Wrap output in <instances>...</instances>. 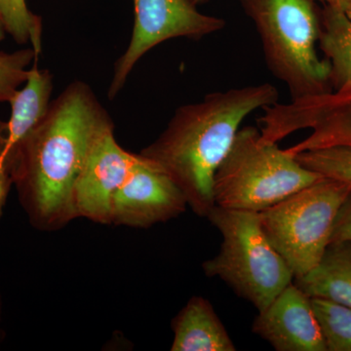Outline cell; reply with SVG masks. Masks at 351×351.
Masks as SVG:
<instances>
[{"instance_id": "1", "label": "cell", "mask_w": 351, "mask_h": 351, "mask_svg": "<svg viewBox=\"0 0 351 351\" xmlns=\"http://www.w3.org/2000/svg\"><path fill=\"white\" fill-rule=\"evenodd\" d=\"M114 130L112 117L86 83H71L43 119L0 164L12 176L29 223L57 232L75 219L73 191L95 145Z\"/></svg>"}, {"instance_id": "2", "label": "cell", "mask_w": 351, "mask_h": 351, "mask_svg": "<svg viewBox=\"0 0 351 351\" xmlns=\"http://www.w3.org/2000/svg\"><path fill=\"white\" fill-rule=\"evenodd\" d=\"M278 99L269 83L208 94L178 108L163 133L140 156L179 186L193 213L207 218L216 206L215 173L240 125L252 112L276 105Z\"/></svg>"}, {"instance_id": "3", "label": "cell", "mask_w": 351, "mask_h": 351, "mask_svg": "<svg viewBox=\"0 0 351 351\" xmlns=\"http://www.w3.org/2000/svg\"><path fill=\"white\" fill-rule=\"evenodd\" d=\"M257 27L272 75L292 101L332 91L331 64L316 53L320 15L313 0H239Z\"/></svg>"}, {"instance_id": "4", "label": "cell", "mask_w": 351, "mask_h": 351, "mask_svg": "<svg viewBox=\"0 0 351 351\" xmlns=\"http://www.w3.org/2000/svg\"><path fill=\"white\" fill-rule=\"evenodd\" d=\"M321 178L277 143L263 140L256 127H244L215 173V204L258 213Z\"/></svg>"}, {"instance_id": "5", "label": "cell", "mask_w": 351, "mask_h": 351, "mask_svg": "<svg viewBox=\"0 0 351 351\" xmlns=\"http://www.w3.org/2000/svg\"><path fill=\"white\" fill-rule=\"evenodd\" d=\"M207 219L223 242L218 255L202 263L203 271L262 313L293 282L294 274L265 237L257 212L215 206Z\"/></svg>"}, {"instance_id": "6", "label": "cell", "mask_w": 351, "mask_h": 351, "mask_svg": "<svg viewBox=\"0 0 351 351\" xmlns=\"http://www.w3.org/2000/svg\"><path fill=\"white\" fill-rule=\"evenodd\" d=\"M350 191V184L323 177L258 212L263 233L295 277L304 276L320 262Z\"/></svg>"}, {"instance_id": "7", "label": "cell", "mask_w": 351, "mask_h": 351, "mask_svg": "<svg viewBox=\"0 0 351 351\" xmlns=\"http://www.w3.org/2000/svg\"><path fill=\"white\" fill-rule=\"evenodd\" d=\"M133 3L131 40L115 63L108 91L110 99L117 96L138 60L154 46L178 38L198 41L226 25L221 18L200 13L191 0H133Z\"/></svg>"}, {"instance_id": "8", "label": "cell", "mask_w": 351, "mask_h": 351, "mask_svg": "<svg viewBox=\"0 0 351 351\" xmlns=\"http://www.w3.org/2000/svg\"><path fill=\"white\" fill-rule=\"evenodd\" d=\"M140 154L120 147L114 130L98 141L78 176L73 191L75 219L112 225V199L140 161Z\"/></svg>"}, {"instance_id": "9", "label": "cell", "mask_w": 351, "mask_h": 351, "mask_svg": "<svg viewBox=\"0 0 351 351\" xmlns=\"http://www.w3.org/2000/svg\"><path fill=\"white\" fill-rule=\"evenodd\" d=\"M140 157L135 169L113 197L112 225L149 228L181 216L189 207L179 186Z\"/></svg>"}, {"instance_id": "10", "label": "cell", "mask_w": 351, "mask_h": 351, "mask_svg": "<svg viewBox=\"0 0 351 351\" xmlns=\"http://www.w3.org/2000/svg\"><path fill=\"white\" fill-rule=\"evenodd\" d=\"M252 332L277 351H327L311 298L293 282L258 313Z\"/></svg>"}, {"instance_id": "11", "label": "cell", "mask_w": 351, "mask_h": 351, "mask_svg": "<svg viewBox=\"0 0 351 351\" xmlns=\"http://www.w3.org/2000/svg\"><path fill=\"white\" fill-rule=\"evenodd\" d=\"M174 339L171 351H235L234 343L205 298H191L171 323Z\"/></svg>"}, {"instance_id": "12", "label": "cell", "mask_w": 351, "mask_h": 351, "mask_svg": "<svg viewBox=\"0 0 351 351\" xmlns=\"http://www.w3.org/2000/svg\"><path fill=\"white\" fill-rule=\"evenodd\" d=\"M295 284L309 298H322L351 307V241H332L318 265Z\"/></svg>"}, {"instance_id": "13", "label": "cell", "mask_w": 351, "mask_h": 351, "mask_svg": "<svg viewBox=\"0 0 351 351\" xmlns=\"http://www.w3.org/2000/svg\"><path fill=\"white\" fill-rule=\"evenodd\" d=\"M38 61V59L36 60L29 69L25 86L18 90L12 100L9 101L11 117L8 121L5 152L15 149L36 128L49 110L53 75L48 69H39Z\"/></svg>"}, {"instance_id": "14", "label": "cell", "mask_w": 351, "mask_h": 351, "mask_svg": "<svg viewBox=\"0 0 351 351\" xmlns=\"http://www.w3.org/2000/svg\"><path fill=\"white\" fill-rule=\"evenodd\" d=\"M319 41L331 64L332 91H351V18L331 7L320 14Z\"/></svg>"}, {"instance_id": "15", "label": "cell", "mask_w": 351, "mask_h": 351, "mask_svg": "<svg viewBox=\"0 0 351 351\" xmlns=\"http://www.w3.org/2000/svg\"><path fill=\"white\" fill-rule=\"evenodd\" d=\"M327 351H351V307L311 298Z\"/></svg>"}, {"instance_id": "16", "label": "cell", "mask_w": 351, "mask_h": 351, "mask_svg": "<svg viewBox=\"0 0 351 351\" xmlns=\"http://www.w3.org/2000/svg\"><path fill=\"white\" fill-rule=\"evenodd\" d=\"M0 18L16 43H31L39 56L43 45V20L29 10L25 0H0Z\"/></svg>"}, {"instance_id": "17", "label": "cell", "mask_w": 351, "mask_h": 351, "mask_svg": "<svg viewBox=\"0 0 351 351\" xmlns=\"http://www.w3.org/2000/svg\"><path fill=\"white\" fill-rule=\"evenodd\" d=\"M302 167L351 186V145H332L295 154Z\"/></svg>"}, {"instance_id": "18", "label": "cell", "mask_w": 351, "mask_h": 351, "mask_svg": "<svg viewBox=\"0 0 351 351\" xmlns=\"http://www.w3.org/2000/svg\"><path fill=\"white\" fill-rule=\"evenodd\" d=\"M38 59L32 48L14 53L0 52V101L12 100L20 85L27 82L29 66Z\"/></svg>"}, {"instance_id": "19", "label": "cell", "mask_w": 351, "mask_h": 351, "mask_svg": "<svg viewBox=\"0 0 351 351\" xmlns=\"http://www.w3.org/2000/svg\"><path fill=\"white\" fill-rule=\"evenodd\" d=\"M332 241H351V191L335 219L331 237Z\"/></svg>"}, {"instance_id": "20", "label": "cell", "mask_w": 351, "mask_h": 351, "mask_svg": "<svg viewBox=\"0 0 351 351\" xmlns=\"http://www.w3.org/2000/svg\"><path fill=\"white\" fill-rule=\"evenodd\" d=\"M12 184V176L4 166L0 164V219L3 215V208L5 206L7 197Z\"/></svg>"}, {"instance_id": "21", "label": "cell", "mask_w": 351, "mask_h": 351, "mask_svg": "<svg viewBox=\"0 0 351 351\" xmlns=\"http://www.w3.org/2000/svg\"><path fill=\"white\" fill-rule=\"evenodd\" d=\"M313 1L322 2L325 6L341 11L351 18V0H313Z\"/></svg>"}, {"instance_id": "22", "label": "cell", "mask_w": 351, "mask_h": 351, "mask_svg": "<svg viewBox=\"0 0 351 351\" xmlns=\"http://www.w3.org/2000/svg\"><path fill=\"white\" fill-rule=\"evenodd\" d=\"M7 134H8V122L2 121L0 119V159L3 156L7 147Z\"/></svg>"}, {"instance_id": "23", "label": "cell", "mask_w": 351, "mask_h": 351, "mask_svg": "<svg viewBox=\"0 0 351 351\" xmlns=\"http://www.w3.org/2000/svg\"><path fill=\"white\" fill-rule=\"evenodd\" d=\"M5 339V331L3 329V304H2L1 295H0V346Z\"/></svg>"}, {"instance_id": "24", "label": "cell", "mask_w": 351, "mask_h": 351, "mask_svg": "<svg viewBox=\"0 0 351 351\" xmlns=\"http://www.w3.org/2000/svg\"><path fill=\"white\" fill-rule=\"evenodd\" d=\"M6 31L5 29H4L3 23H2L1 18H0V41L3 40Z\"/></svg>"}, {"instance_id": "25", "label": "cell", "mask_w": 351, "mask_h": 351, "mask_svg": "<svg viewBox=\"0 0 351 351\" xmlns=\"http://www.w3.org/2000/svg\"><path fill=\"white\" fill-rule=\"evenodd\" d=\"M191 1L193 2L195 5L197 6L199 5V4L205 3L208 0H191Z\"/></svg>"}]
</instances>
